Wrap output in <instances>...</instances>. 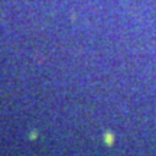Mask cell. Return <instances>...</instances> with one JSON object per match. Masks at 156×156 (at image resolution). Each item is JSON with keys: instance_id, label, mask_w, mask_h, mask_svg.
Segmentation results:
<instances>
[{"instance_id": "cell-1", "label": "cell", "mask_w": 156, "mask_h": 156, "mask_svg": "<svg viewBox=\"0 0 156 156\" xmlns=\"http://www.w3.org/2000/svg\"><path fill=\"white\" fill-rule=\"evenodd\" d=\"M103 140H104V145L106 146H113L114 145V133H112V132H106L104 136H103Z\"/></svg>"}, {"instance_id": "cell-2", "label": "cell", "mask_w": 156, "mask_h": 156, "mask_svg": "<svg viewBox=\"0 0 156 156\" xmlns=\"http://www.w3.org/2000/svg\"><path fill=\"white\" fill-rule=\"evenodd\" d=\"M36 137H38V132H36V130H34V132H32V133L29 134V139H36Z\"/></svg>"}]
</instances>
